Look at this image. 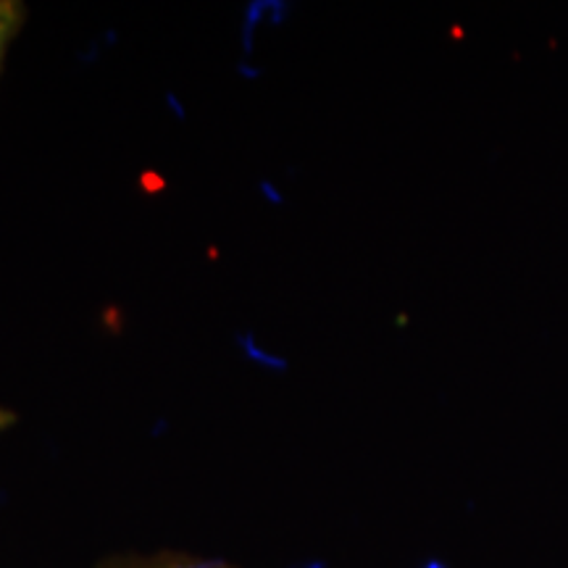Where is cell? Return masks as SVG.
I'll return each mask as SVG.
<instances>
[{
  "instance_id": "1",
  "label": "cell",
  "mask_w": 568,
  "mask_h": 568,
  "mask_svg": "<svg viewBox=\"0 0 568 568\" xmlns=\"http://www.w3.org/2000/svg\"><path fill=\"white\" fill-rule=\"evenodd\" d=\"M95 568H240L224 558L193 556L182 550H155V552H122V556L103 558Z\"/></svg>"
},
{
  "instance_id": "2",
  "label": "cell",
  "mask_w": 568,
  "mask_h": 568,
  "mask_svg": "<svg viewBox=\"0 0 568 568\" xmlns=\"http://www.w3.org/2000/svg\"><path fill=\"white\" fill-rule=\"evenodd\" d=\"M27 17H30V11H27L21 0H0V71L6 67L13 42L19 40L21 30H24Z\"/></svg>"
},
{
  "instance_id": "3",
  "label": "cell",
  "mask_w": 568,
  "mask_h": 568,
  "mask_svg": "<svg viewBox=\"0 0 568 568\" xmlns=\"http://www.w3.org/2000/svg\"><path fill=\"white\" fill-rule=\"evenodd\" d=\"M17 422H19L17 410L9 408V406H0V435H6V432L13 429V426H17Z\"/></svg>"
}]
</instances>
